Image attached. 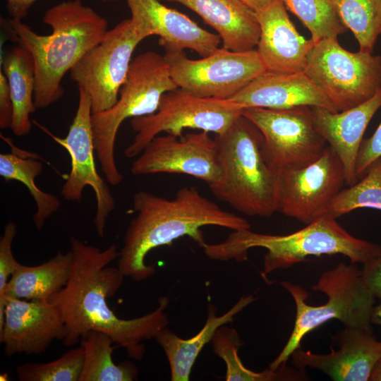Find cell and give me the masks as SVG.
Returning <instances> with one entry per match:
<instances>
[{
  "label": "cell",
  "mask_w": 381,
  "mask_h": 381,
  "mask_svg": "<svg viewBox=\"0 0 381 381\" xmlns=\"http://www.w3.org/2000/svg\"><path fill=\"white\" fill-rule=\"evenodd\" d=\"M281 1L307 27L314 44L324 40H338L346 30L331 0Z\"/></svg>",
  "instance_id": "cell-30"
},
{
  "label": "cell",
  "mask_w": 381,
  "mask_h": 381,
  "mask_svg": "<svg viewBox=\"0 0 381 381\" xmlns=\"http://www.w3.org/2000/svg\"><path fill=\"white\" fill-rule=\"evenodd\" d=\"M213 351L226 363V381H283L303 380L306 378L305 370L294 369L286 363L276 369H268L262 372H254L248 369L242 363L238 351L243 345L238 332L226 325L219 327L211 340Z\"/></svg>",
  "instance_id": "cell-27"
},
{
  "label": "cell",
  "mask_w": 381,
  "mask_h": 381,
  "mask_svg": "<svg viewBox=\"0 0 381 381\" xmlns=\"http://www.w3.org/2000/svg\"><path fill=\"white\" fill-rule=\"evenodd\" d=\"M256 299L253 294L242 296L224 314L217 316V308L208 306L207 317L202 329L194 337L182 339L167 327L155 337L169 361L171 381H188L192 368L205 344L211 341L216 330L231 322L234 316Z\"/></svg>",
  "instance_id": "cell-23"
},
{
  "label": "cell",
  "mask_w": 381,
  "mask_h": 381,
  "mask_svg": "<svg viewBox=\"0 0 381 381\" xmlns=\"http://www.w3.org/2000/svg\"><path fill=\"white\" fill-rule=\"evenodd\" d=\"M43 171L42 163L35 159L24 158L15 153L0 155V176L6 181H17L28 189L36 204V212L32 221L35 227L41 230L46 220L59 210V199L54 195L40 189L35 178Z\"/></svg>",
  "instance_id": "cell-28"
},
{
  "label": "cell",
  "mask_w": 381,
  "mask_h": 381,
  "mask_svg": "<svg viewBox=\"0 0 381 381\" xmlns=\"http://www.w3.org/2000/svg\"><path fill=\"white\" fill-rule=\"evenodd\" d=\"M84 349L83 365L79 381H133L137 380L138 367L124 361L116 364L112 353L116 348L107 334L91 330L80 339Z\"/></svg>",
  "instance_id": "cell-26"
},
{
  "label": "cell",
  "mask_w": 381,
  "mask_h": 381,
  "mask_svg": "<svg viewBox=\"0 0 381 381\" xmlns=\"http://www.w3.org/2000/svg\"><path fill=\"white\" fill-rule=\"evenodd\" d=\"M253 248L267 250L261 272L263 278L273 271L305 261L308 256L339 254L363 266L381 256L380 245L352 236L327 214L287 235L235 230L224 241L206 244L203 250L212 260L241 262L247 260L248 250Z\"/></svg>",
  "instance_id": "cell-4"
},
{
  "label": "cell",
  "mask_w": 381,
  "mask_h": 381,
  "mask_svg": "<svg viewBox=\"0 0 381 381\" xmlns=\"http://www.w3.org/2000/svg\"><path fill=\"white\" fill-rule=\"evenodd\" d=\"M179 3L218 33L223 48L246 52L257 47L260 28L256 13L240 0H160Z\"/></svg>",
  "instance_id": "cell-22"
},
{
  "label": "cell",
  "mask_w": 381,
  "mask_h": 381,
  "mask_svg": "<svg viewBox=\"0 0 381 381\" xmlns=\"http://www.w3.org/2000/svg\"><path fill=\"white\" fill-rule=\"evenodd\" d=\"M104 2H111V1H117V0H102Z\"/></svg>",
  "instance_id": "cell-41"
},
{
  "label": "cell",
  "mask_w": 381,
  "mask_h": 381,
  "mask_svg": "<svg viewBox=\"0 0 381 381\" xmlns=\"http://www.w3.org/2000/svg\"><path fill=\"white\" fill-rule=\"evenodd\" d=\"M344 183L342 164L327 145L314 162L276 171L277 212L308 224L327 214Z\"/></svg>",
  "instance_id": "cell-13"
},
{
  "label": "cell",
  "mask_w": 381,
  "mask_h": 381,
  "mask_svg": "<svg viewBox=\"0 0 381 381\" xmlns=\"http://www.w3.org/2000/svg\"><path fill=\"white\" fill-rule=\"evenodd\" d=\"M381 157V123L373 135L362 141L356 161V174L363 176L371 164Z\"/></svg>",
  "instance_id": "cell-34"
},
{
  "label": "cell",
  "mask_w": 381,
  "mask_h": 381,
  "mask_svg": "<svg viewBox=\"0 0 381 381\" xmlns=\"http://www.w3.org/2000/svg\"><path fill=\"white\" fill-rule=\"evenodd\" d=\"M362 276L373 296L381 300V256L363 266Z\"/></svg>",
  "instance_id": "cell-36"
},
{
  "label": "cell",
  "mask_w": 381,
  "mask_h": 381,
  "mask_svg": "<svg viewBox=\"0 0 381 381\" xmlns=\"http://www.w3.org/2000/svg\"><path fill=\"white\" fill-rule=\"evenodd\" d=\"M229 99L243 109H284L307 106L338 112L305 71L295 73L266 71Z\"/></svg>",
  "instance_id": "cell-21"
},
{
  "label": "cell",
  "mask_w": 381,
  "mask_h": 381,
  "mask_svg": "<svg viewBox=\"0 0 381 381\" xmlns=\"http://www.w3.org/2000/svg\"><path fill=\"white\" fill-rule=\"evenodd\" d=\"M339 346L330 353H314L301 348L291 354L295 367L317 369L335 381H369L381 359V341L375 337L370 325L346 327L332 337Z\"/></svg>",
  "instance_id": "cell-16"
},
{
  "label": "cell",
  "mask_w": 381,
  "mask_h": 381,
  "mask_svg": "<svg viewBox=\"0 0 381 381\" xmlns=\"http://www.w3.org/2000/svg\"><path fill=\"white\" fill-rule=\"evenodd\" d=\"M369 381H381V359L375 366Z\"/></svg>",
  "instance_id": "cell-40"
},
{
  "label": "cell",
  "mask_w": 381,
  "mask_h": 381,
  "mask_svg": "<svg viewBox=\"0 0 381 381\" xmlns=\"http://www.w3.org/2000/svg\"><path fill=\"white\" fill-rule=\"evenodd\" d=\"M255 13L263 11L277 0H240Z\"/></svg>",
  "instance_id": "cell-38"
},
{
  "label": "cell",
  "mask_w": 381,
  "mask_h": 381,
  "mask_svg": "<svg viewBox=\"0 0 381 381\" xmlns=\"http://www.w3.org/2000/svg\"><path fill=\"white\" fill-rule=\"evenodd\" d=\"M178 87L164 56L149 51L134 58L119 90L116 102L91 116L96 155L107 181L114 186L123 176L115 160V143L121 123L128 118L155 113L162 95Z\"/></svg>",
  "instance_id": "cell-6"
},
{
  "label": "cell",
  "mask_w": 381,
  "mask_h": 381,
  "mask_svg": "<svg viewBox=\"0 0 381 381\" xmlns=\"http://www.w3.org/2000/svg\"><path fill=\"white\" fill-rule=\"evenodd\" d=\"M243 115L261 132V152L270 169H300L317 160L326 141L317 131L310 107L284 109L252 107Z\"/></svg>",
  "instance_id": "cell-10"
},
{
  "label": "cell",
  "mask_w": 381,
  "mask_h": 381,
  "mask_svg": "<svg viewBox=\"0 0 381 381\" xmlns=\"http://www.w3.org/2000/svg\"><path fill=\"white\" fill-rule=\"evenodd\" d=\"M133 209L137 214L126 229L117 259L124 276L135 282L155 274L154 265L145 263L147 255L154 248L169 246L183 236L203 248L207 243L201 228L205 226L232 231L251 228L246 219L222 210L193 186L182 187L172 199L138 191L133 198Z\"/></svg>",
  "instance_id": "cell-2"
},
{
  "label": "cell",
  "mask_w": 381,
  "mask_h": 381,
  "mask_svg": "<svg viewBox=\"0 0 381 381\" xmlns=\"http://www.w3.org/2000/svg\"><path fill=\"white\" fill-rule=\"evenodd\" d=\"M37 0H6V10L10 18L22 20Z\"/></svg>",
  "instance_id": "cell-37"
},
{
  "label": "cell",
  "mask_w": 381,
  "mask_h": 381,
  "mask_svg": "<svg viewBox=\"0 0 381 381\" xmlns=\"http://www.w3.org/2000/svg\"><path fill=\"white\" fill-rule=\"evenodd\" d=\"M73 263L71 250L66 253L59 250L54 257L36 266L20 263L7 283L5 298L49 301L67 284Z\"/></svg>",
  "instance_id": "cell-24"
},
{
  "label": "cell",
  "mask_w": 381,
  "mask_h": 381,
  "mask_svg": "<svg viewBox=\"0 0 381 381\" xmlns=\"http://www.w3.org/2000/svg\"><path fill=\"white\" fill-rule=\"evenodd\" d=\"M280 284L291 294L296 306V318L291 334L278 356L270 363L276 369L286 363L294 351L301 348L302 339L330 320L336 319L346 327L370 325V318L375 298L366 286L356 264L339 263L324 272L312 289L325 294L327 301L320 306L306 303L308 293L289 281Z\"/></svg>",
  "instance_id": "cell-7"
},
{
  "label": "cell",
  "mask_w": 381,
  "mask_h": 381,
  "mask_svg": "<svg viewBox=\"0 0 381 381\" xmlns=\"http://www.w3.org/2000/svg\"><path fill=\"white\" fill-rule=\"evenodd\" d=\"M358 208L381 210V157L371 164L363 179L337 194L327 214L337 219Z\"/></svg>",
  "instance_id": "cell-31"
},
{
  "label": "cell",
  "mask_w": 381,
  "mask_h": 381,
  "mask_svg": "<svg viewBox=\"0 0 381 381\" xmlns=\"http://www.w3.org/2000/svg\"><path fill=\"white\" fill-rule=\"evenodd\" d=\"M0 342L7 356L16 353L37 355L54 340L63 341L66 331L57 305L51 301L6 297Z\"/></svg>",
  "instance_id": "cell-17"
},
{
  "label": "cell",
  "mask_w": 381,
  "mask_h": 381,
  "mask_svg": "<svg viewBox=\"0 0 381 381\" xmlns=\"http://www.w3.org/2000/svg\"><path fill=\"white\" fill-rule=\"evenodd\" d=\"M243 111L230 99L199 97L178 87L162 95L155 113L131 119V126L136 134L124 155L128 158L138 156L162 132L179 138L183 137L185 129L221 134Z\"/></svg>",
  "instance_id": "cell-8"
},
{
  "label": "cell",
  "mask_w": 381,
  "mask_h": 381,
  "mask_svg": "<svg viewBox=\"0 0 381 381\" xmlns=\"http://www.w3.org/2000/svg\"><path fill=\"white\" fill-rule=\"evenodd\" d=\"M131 23L144 39L159 37L164 50L191 49L202 57L219 49V36L200 27L186 15L168 8L160 0H127Z\"/></svg>",
  "instance_id": "cell-18"
},
{
  "label": "cell",
  "mask_w": 381,
  "mask_h": 381,
  "mask_svg": "<svg viewBox=\"0 0 381 381\" xmlns=\"http://www.w3.org/2000/svg\"><path fill=\"white\" fill-rule=\"evenodd\" d=\"M255 13L260 28L256 50L266 71L277 73L304 71L314 44L311 39L306 40L298 32L284 3L277 0Z\"/></svg>",
  "instance_id": "cell-19"
},
{
  "label": "cell",
  "mask_w": 381,
  "mask_h": 381,
  "mask_svg": "<svg viewBox=\"0 0 381 381\" xmlns=\"http://www.w3.org/2000/svg\"><path fill=\"white\" fill-rule=\"evenodd\" d=\"M304 71L338 112L368 101L381 87V56L349 52L338 40L315 44Z\"/></svg>",
  "instance_id": "cell-9"
},
{
  "label": "cell",
  "mask_w": 381,
  "mask_h": 381,
  "mask_svg": "<svg viewBox=\"0 0 381 381\" xmlns=\"http://www.w3.org/2000/svg\"><path fill=\"white\" fill-rule=\"evenodd\" d=\"M13 104L11 129L14 135H28L32 128L31 114L37 109L35 104V66L31 53L18 45L10 49L2 63Z\"/></svg>",
  "instance_id": "cell-25"
},
{
  "label": "cell",
  "mask_w": 381,
  "mask_h": 381,
  "mask_svg": "<svg viewBox=\"0 0 381 381\" xmlns=\"http://www.w3.org/2000/svg\"><path fill=\"white\" fill-rule=\"evenodd\" d=\"M381 107V87L368 101L349 109L333 112L321 107H311L314 125L339 158L345 183L351 186L358 181L356 161L365 131Z\"/></svg>",
  "instance_id": "cell-20"
},
{
  "label": "cell",
  "mask_w": 381,
  "mask_h": 381,
  "mask_svg": "<svg viewBox=\"0 0 381 381\" xmlns=\"http://www.w3.org/2000/svg\"><path fill=\"white\" fill-rule=\"evenodd\" d=\"M143 40L131 20H123L107 30L71 69V79L90 96L92 113L107 110L116 102L132 54Z\"/></svg>",
  "instance_id": "cell-12"
},
{
  "label": "cell",
  "mask_w": 381,
  "mask_h": 381,
  "mask_svg": "<svg viewBox=\"0 0 381 381\" xmlns=\"http://www.w3.org/2000/svg\"><path fill=\"white\" fill-rule=\"evenodd\" d=\"M131 171L133 175L186 174L210 185L220 176L215 140L205 131L182 138L158 135L133 162Z\"/></svg>",
  "instance_id": "cell-15"
},
{
  "label": "cell",
  "mask_w": 381,
  "mask_h": 381,
  "mask_svg": "<svg viewBox=\"0 0 381 381\" xmlns=\"http://www.w3.org/2000/svg\"><path fill=\"white\" fill-rule=\"evenodd\" d=\"M370 324L381 325V300L378 305L374 306L370 318Z\"/></svg>",
  "instance_id": "cell-39"
},
{
  "label": "cell",
  "mask_w": 381,
  "mask_h": 381,
  "mask_svg": "<svg viewBox=\"0 0 381 381\" xmlns=\"http://www.w3.org/2000/svg\"><path fill=\"white\" fill-rule=\"evenodd\" d=\"M13 104L8 83L3 71H0V128H11Z\"/></svg>",
  "instance_id": "cell-35"
},
{
  "label": "cell",
  "mask_w": 381,
  "mask_h": 381,
  "mask_svg": "<svg viewBox=\"0 0 381 381\" xmlns=\"http://www.w3.org/2000/svg\"><path fill=\"white\" fill-rule=\"evenodd\" d=\"M164 58L177 87L202 97L229 99L266 72L256 49L234 52L222 47L195 60L183 51L165 50Z\"/></svg>",
  "instance_id": "cell-11"
},
{
  "label": "cell",
  "mask_w": 381,
  "mask_h": 381,
  "mask_svg": "<svg viewBox=\"0 0 381 381\" xmlns=\"http://www.w3.org/2000/svg\"><path fill=\"white\" fill-rule=\"evenodd\" d=\"M16 234V224L10 222L5 226L0 238V329L4 322L6 303L5 289L12 274L20 265L12 251V243Z\"/></svg>",
  "instance_id": "cell-33"
},
{
  "label": "cell",
  "mask_w": 381,
  "mask_h": 381,
  "mask_svg": "<svg viewBox=\"0 0 381 381\" xmlns=\"http://www.w3.org/2000/svg\"><path fill=\"white\" fill-rule=\"evenodd\" d=\"M214 139L220 176L208 185L213 195L250 217L276 212V171L264 160L263 137L257 126L242 113Z\"/></svg>",
  "instance_id": "cell-5"
},
{
  "label": "cell",
  "mask_w": 381,
  "mask_h": 381,
  "mask_svg": "<svg viewBox=\"0 0 381 381\" xmlns=\"http://www.w3.org/2000/svg\"><path fill=\"white\" fill-rule=\"evenodd\" d=\"M92 114L90 96L84 90L78 88L76 113L65 138L56 137L37 125L65 148L71 157V171L61 188L62 197L68 201L79 202L86 186L93 190L97 204L94 222L97 235L102 237L107 218L115 209L116 202L107 183L97 171Z\"/></svg>",
  "instance_id": "cell-14"
},
{
  "label": "cell",
  "mask_w": 381,
  "mask_h": 381,
  "mask_svg": "<svg viewBox=\"0 0 381 381\" xmlns=\"http://www.w3.org/2000/svg\"><path fill=\"white\" fill-rule=\"evenodd\" d=\"M70 244L73 254L70 278L49 299L59 307L65 323L64 345H75L89 331L97 330L109 334L130 358L140 361L145 353L141 342L155 338L169 323L165 313L169 299L160 297L157 308L140 317L119 318L107 301L116 294L125 277L118 267L109 266L119 255L117 246L112 243L102 250L73 236Z\"/></svg>",
  "instance_id": "cell-1"
},
{
  "label": "cell",
  "mask_w": 381,
  "mask_h": 381,
  "mask_svg": "<svg viewBox=\"0 0 381 381\" xmlns=\"http://www.w3.org/2000/svg\"><path fill=\"white\" fill-rule=\"evenodd\" d=\"M346 28L353 34L359 51L373 53L381 35V0H331Z\"/></svg>",
  "instance_id": "cell-29"
},
{
  "label": "cell",
  "mask_w": 381,
  "mask_h": 381,
  "mask_svg": "<svg viewBox=\"0 0 381 381\" xmlns=\"http://www.w3.org/2000/svg\"><path fill=\"white\" fill-rule=\"evenodd\" d=\"M42 20L51 27V34L39 35L22 20H3L12 40L33 57L37 109L48 107L61 98L65 74L108 30L107 20L80 0L63 1L51 7Z\"/></svg>",
  "instance_id": "cell-3"
},
{
  "label": "cell",
  "mask_w": 381,
  "mask_h": 381,
  "mask_svg": "<svg viewBox=\"0 0 381 381\" xmlns=\"http://www.w3.org/2000/svg\"><path fill=\"white\" fill-rule=\"evenodd\" d=\"M84 361L80 346L47 363H28L16 368L20 381H79Z\"/></svg>",
  "instance_id": "cell-32"
}]
</instances>
